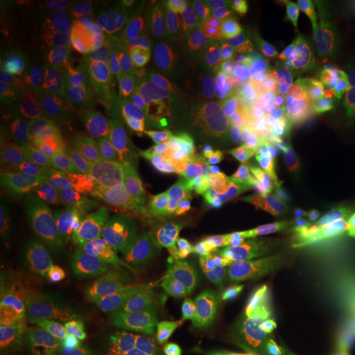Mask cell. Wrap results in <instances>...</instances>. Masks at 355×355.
Masks as SVG:
<instances>
[{
	"label": "cell",
	"instance_id": "1",
	"mask_svg": "<svg viewBox=\"0 0 355 355\" xmlns=\"http://www.w3.org/2000/svg\"><path fill=\"white\" fill-rule=\"evenodd\" d=\"M165 124L196 202L217 220L229 202L227 155L218 132L209 124L184 120L171 111Z\"/></svg>",
	"mask_w": 355,
	"mask_h": 355
},
{
	"label": "cell",
	"instance_id": "2",
	"mask_svg": "<svg viewBox=\"0 0 355 355\" xmlns=\"http://www.w3.org/2000/svg\"><path fill=\"white\" fill-rule=\"evenodd\" d=\"M221 241V262L217 277L228 292L239 312L242 325H263L272 328L278 312L259 278L253 259L237 237H224Z\"/></svg>",
	"mask_w": 355,
	"mask_h": 355
},
{
	"label": "cell",
	"instance_id": "3",
	"mask_svg": "<svg viewBox=\"0 0 355 355\" xmlns=\"http://www.w3.org/2000/svg\"><path fill=\"white\" fill-rule=\"evenodd\" d=\"M76 202L92 236L114 245L137 243L149 224V216L130 192L83 184L76 190Z\"/></svg>",
	"mask_w": 355,
	"mask_h": 355
},
{
	"label": "cell",
	"instance_id": "4",
	"mask_svg": "<svg viewBox=\"0 0 355 355\" xmlns=\"http://www.w3.org/2000/svg\"><path fill=\"white\" fill-rule=\"evenodd\" d=\"M191 44L214 71H230L254 48L257 26L242 11L227 15L204 13L191 26Z\"/></svg>",
	"mask_w": 355,
	"mask_h": 355
},
{
	"label": "cell",
	"instance_id": "5",
	"mask_svg": "<svg viewBox=\"0 0 355 355\" xmlns=\"http://www.w3.org/2000/svg\"><path fill=\"white\" fill-rule=\"evenodd\" d=\"M62 125L42 103L23 92H15L1 108V135L44 157Z\"/></svg>",
	"mask_w": 355,
	"mask_h": 355
},
{
	"label": "cell",
	"instance_id": "6",
	"mask_svg": "<svg viewBox=\"0 0 355 355\" xmlns=\"http://www.w3.org/2000/svg\"><path fill=\"white\" fill-rule=\"evenodd\" d=\"M0 295L3 343L29 334L53 320L42 296L20 279L4 259Z\"/></svg>",
	"mask_w": 355,
	"mask_h": 355
},
{
	"label": "cell",
	"instance_id": "7",
	"mask_svg": "<svg viewBox=\"0 0 355 355\" xmlns=\"http://www.w3.org/2000/svg\"><path fill=\"white\" fill-rule=\"evenodd\" d=\"M162 237L178 270L187 277L217 274L221 262V241L208 230L189 220H168Z\"/></svg>",
	"mask_w": 355,
	"mask_h": 355
},
{
	"label": "cell",
	"instance_id": "8",
	"mask_svg": "<svg viewBox=\"0 0 355 355\" xmlns=\"http://www.w3.org/2000/svg\"><path fill=\"white\" fill-rule=\"evenodd\" d=\"M87 137L89 158L83 184L103 190L130 192L132 168L127 141L94 124L87 129Z\"/></svg>",
	"mask_w": 355,
	"mask_h": 355
},
{
	"label": "cell",
	"instance_id": "9",
	"mask_svg": "<svg viewBox=\"0 0 355 355\" xmlns=\"http://www.w3.org/2000/svg\"><path fill=\"white\" fill-rule=\"evenodd\" d=\"M80 53L87 67H141L146 45L137 26L105 24L89 32Z\"/></svg>",
	"mask_w": 355,
	"mask_h": 355
},
{
	"label": "cell",
	"instance_id": "10",
	"mask_svg": "<svg viewBox=\"0 0 355 355\" xmlns=\"http://www.w3.org/2000/svg\"><path fill=\"white\" fill-rule=\"evenodd\" d=\"M76 190L64 184L48 191L37 207L26 215L24 229L38 232L58 242L92 236L89 224L76 204Z\"/></svg>",
	"mask_w": 355,
	"mask_h": 355
},
{
	"label": "cell",
	"instance_id": "11",
	"mask_svg": "<svg viewBox=\"0 0 355 355\" xmlns=\"http://www.w3.org/2000/svg\"><path fill=\"white\" fill-rule=\"evenodd\" d=\"M58 243L45 234L24 229L16 239L12 253L3 259L20 279L41 293L60 283Z\"/></svg>",
	"mask_w": 355,
	"mask_h": 355
},
{
	"label": "cell",
	"instance_id": "12",
	"mask_svg": "<svg viewBox=\"0 0 355 355\" xmlns=\"http://www.w3.org/2000/svg\"><path fill=\"white\" fill-rule=\"evenodd\" d=\"M144 295L161 306L179 325L203 321L192 282L183 274L165 268H152L142 278Z\"/></svg>",
	"mask_w": 355,
	"mask_h": 355
},
{
	"label": "cell",
	"instance_id": "13",
	"mask_svg": "<svg viewBox=\"0 0 355 355\" xmlns=\"http://www.w3.org/2000/svg\"><path fill=\"white\" fill-rule=\"evenodd\" d=\"M237 221L241 223L249 240L261 239L291 246L292 241L296 239L291 227L258 199L242 200L237 198L233 202L229 200L216 220V228L228 236Z\"/></svg>",
	"mask_w": 355,
	"mask_h": 355
},
{
	"label": "cell",
	"instance_id": "14",
	"mask_svg": "<svg viewBox=\"0 0 355 355\" xmlns=\"http://www.w3.org/2000/svg\"><path fill=\"white\" fill-rule=\"evenodd\" d=\"M177 349L184 355H248V333L241 322L203 320L182 325Z\"/></svg>",
	"mask_w": 355,
	"mask_h": 355
},
{
	"label": "cell",
	"instance_id": "15",
	"mask_svg": "<svg viewBox=\"0 0 355 355\" xmlns=\"http://www.w3.org/2000/svg\"><path fill=\"white\" fill-rule=\"evenodd\" d=\"M295 49L306 74H328L334 61L330 21L320 8H306L296 16Z\"/></svg>",
	"mask_w": 355,
	"mask_h": 355
},
{
	"label": "cell",
	"instance_id": "16",
	"mask_svg": "<svg viewBox=\"0 0 355 355\" xmlns=\"http://www.w3.org/2000/svg\"><path fill=\"white\" fill-rule=\"evenodd\" d=\"M271 180L283 191L295 215L305 207L340 196V187L336 182L320 177L293 155L278 161Z\"/></svg>",
	"mask_w": 355,
	"mask_h": 355
},
{
	"label": "cell",
	"instance_id": "17",
	"mask_svg": "<svg viewBox=\"0 0 355 355\" xmlns=\"http://www.w3.org/2000/svg\"><path fill=\"white\" fill-rule=\"evenodd\" d=\"M125 141L132 174L154 175L177 173L182 168L175 144L166 125L158 128L153 135L141 128Z\"/></svg>",
	"mask_w": 355,
	"mask_h": 355
},
{
	"label": "cell",
	"instance_id": "18",
	"mask_svg": "<svg viewBox=\"0 0 355 355\" xmlns=\"http://www.w3.org/2000/svg\"><path fill=\"white\" fill-rule=\"evenodd\" d=\"M184 192L180 171L154 175L132 174L130 195L149 217L175 211L184 200Z\"/></svg>",
	"mask_w": 355,
	"mask_h": 355
},
{
	"label": "cell",
	"instance_id": "19",
	"mask_svg": "<svg viewBox=\"0 0 355 355\" xmlns=\"http://www.w3.org/2000/svg\"><path fill=\"white\" fill-rule=\"evenodd\" d=\"M290 42L279 26L267 29L255 42L248 60L236 73L242 83L267 80L288 70Z\"/></svg>",
	"mask_w": 355,
	"mask_h": 355
},
{
	"label": "cell",
	"instance_id": "20",
	"mask_svg": "<svg viewBox=\"0 0 355 355\" xmlns=\"http://www.w3.org/2000/svg\"><path fill=\"white\" fill-rule=\"evenodd\" d=\"M44 158L66 184L74 189L80 187L89 158L87 130L62 127Z\"/></svg>",
	"mask_w": 355,
	"mask_h": 355
},
{
	"label": "cell",
	"instance_id": "21",
	"mask_svg": "<svg viewBox=\"0 0 355 355\" xmlns=\"http://www.w3.org/2000/svg\"><path fill=\"white\" fill-rule=\"evenodd\" d=\"M94 125L127 140L142 128L141 89L119 92L99 98L94 110Z\"/></svg>",
	"mask_w": 355,
	"mask_h": 355
},
{
	"label": "cell",
	"instance_id": "22",
	"mask_svg": "<svg viewBox=\"0 0 355 355\" xmlns=\"http://www.w3.org/2000/svg\"><path fill=\"white\" fill-rule=\"evenodd\" d=\"M309 125L321 140L343 137L349 121V108L340 92L329 85H321L309 98Z\"/></svg>",
	"mask_w": 355,
	"mask_h": 355
},
{
	"label": "cell",
	"instance_id": "23",
	"mask_svg": "<svg viewBox=\"0 0 355 355\" xmlns=\"http://www.w3.org/2000/svg\"><path fill=\"white\" fill-rule=\"evenodd\" d=\"M237 165V198L242 200L257 199L266 189L279 158L265 149L243 144L234 153Z\"/></svg>",
	"mask_w": 355,
	"mask_h": 355
},
{
	"label": "cell",
	"instance_id": "24",
	"mask_svg": "<svg viewBox=\"0 0 355 355\" xmlns=\"http://www.w3.org/2000/svg\"><path fill=\"white\" fill-rule=\"evenodd\" d=\"M53 320H57L76 331L102 336V318L83 304L62 284H54L40 293Z\"/></svg>",
	"mask_w": 355,
	"mask_h": 355
},
{
	"label": "cell",
	"instance_id": "25",
	"mask_svg": "<svg viewBox=\"0 0 355 355\" xmlns=\"http://www.w3.org/2000/svg\"><path fill=\"white\" fill-rule=\"evenodd\" d=\"M103 338L104 336L85 334V333L76 331L57 320H51V322L45 324L38 329L33 330L29 334L21 336L10 343H3L36 345V346L49 347L62 353L89 354L102 343Z\"/></svg>",
	"mask_w": 355,
	"mask_h": 355
},
{
	"label": "cell",
	"instance_id": "26",
	"mask_svg": "<svg viewBox=\"0 0 355 355\" xmlns=\"http://www.w3.org/2000/svg\"><path fill=\"white\" fill-rule=\"evenodd\" d=\"M234 104L243 142L272 153L277 137L268 133L261 104L237 74L234 82Z\"/></svg>",
	"mask_w": 355,
	"mask_h": 355
},
{
	"label": "cell",
	"instance_id": "27",
	"mask_svg": "<svg viewBox=\"0 0 355 355\" xmlns=\"http://www.w3.org/2000/svg\"><path fill=\"white\" fill-rule=\"evenodd\" d=\"M46 192V186L37 178L0 165V200L3 209L31 212L45 198Z\"/></svg>",
	"mask_w": 355,
	"mask_h": 355
},
{
	"label": "cell",
	"instance_id": "28",
	"mask_svg": "<svg viewBox=\"0 0 355 355\" xmlns=\"http://www.w3.org/2000/svg\"><path fill=\"white\" fill-rule=\"evenodd\" d=\"M102 336L133 347H158L130 300H120L102 318Z\"/></svg>",
	"mask_w": 355,
	"mask_h": 355
},
{
	"label": "cell",
	"instance_id": "29",
	"mask_svg": "<svg viewBox=\"0 0 355 355\" xmlns=\"http://www.w3.org/2000/svg\"><path fill=\"white\" fill-rule=\"evenodd\" d=\"M0 162L1 165L8 166L13 170L37 178L46 186L48 191L66 184L44 157L21 148L4 135H1L0 139Z\"/></svg>",
	"mask_w": 355,
	"mask_h": 355
},
{
	"label": "cell",
	"instance_id": "30",
	"mask_svg": "<svg viewBox=\"0 0 355 355\" xmlns=\"http://www.w3.org/2000/svg\"><path fill=\"white\" fill-rule=\"evenodd\" d=\"M80 79L89 94L107 96L119 92L141 89L142 67H87L83 66Z\"/></svg>",
	"mask_w": 355,
	"mask_h": 355
},
{
	"label": "cell",
	"instance_id": "31",
	"mask_svg": "<svg viewBox=\"0 0 355 355\" xmlns=\"http://www.w3.org/2000/svg\"><path fill=\"white\" fill-rule=\"evenodd\" d=\"M192 284L205 320L240 322L237 308L216 274L196 277Z\"/></svg>",
	"mask_w": 355,
	"mask_h": 355
},
{
	"label": "cell",
	"instance_id": "32",
	"mask_svg": "<svg viewBox=\"0 0 355 355\" xmlns=\"http://www.w3.org/2000/svg\"><path fill=\"white\" fill-rule=\"evenodd\" d=\"M149 4L135 0H94L80 3L74 11L78 16L101 23V26L133 24L137 26Z\"/></svg>",
	"mask_w": 355,
	"mask_h": 355
},
{
	"label": "cell",
	"instance_id": "33",
	"mask_svg": "<svg viewBox=\"0 0 355 355\" xmlns=\"http://www.w3.org/2000/svg\"><path fill=\"white\" fill-rule=\"evenodd\" d=\"M137 28L149 41L171 32H184L189 28L187 7L182 1L150 3Z\"/></svg>",
	"mask_w": 355,
	"mask_h": 355
},
{
	"label": "cell",
	"instance_id": "34",
	"mask_svg": "<svg viewBox=\"0 0 355 355\" xmlns=\"http://www.w3.org/2000/svg\"><path fill=\"white\" fill-rule=\"evenodd\" d=\"M130 303L158 347L177 349L182 325H179L161 306L153 303L145 295H133Z\"/></svg>",
	"mask_w": 355,
	"mask_h": 355
},
{
	"label": "cell",
	"instance_id": "35",
	"mask_svg": "<svg viewBox=\"0 0 355 355\" xmlns=\"http://www.w3.org/2000/svg\"><path fill=\"white\" fill-rule=\"evenodd\" d=\"M114 243L95 236H80L58 243L60 278L67 274H78L96 257L114 249Z\"/></svg>",
	"mask_w": 355,
	"mask_h": 355
},
{
	"label": "cell",
	"instance_id": "36",
	"mask_svg": "<svg viewBox=\"0 0 355 355\" xmlns=\"http://www.w3.org/2000/svg\"><path fill=\"white\" fill-rule=\"evenodd\" d=\"M216 73V71H215ZM221 85V102H220V139L223 142V148L225 155L237 152L243 142L241 129L237 121L236 114V104H234V82L236 73L230 71H220L216 73Z\"/></svg>",
	"mask_w": 355,
	"mask_h": 355
},
{
	"label": "cell",
	"instance_id": "37",
	"mask_svg": "<svg viewBox=\"0 0 355 355\" xmlns=\"http://www.w3.org/2000/svg\"><path fill=\"white\" fill-rule=\"evenodd\" d=\"M142 71L152 73L162 78L180 95L184 103L186 91V69L174 60V57L165 51L157 41H148L146 53L142 64ZM182 103V104H183Z\"/></svg>",
	"mask_w": 355,
	"mask_h": 355
},
{
	"label": "cell",
	"instance_id": "38",
	"mask_svg": "<svg viewBox=\"0 0 355 355\" xmlns=\"http://www.w3.org/2000/svg\"><path fill=\"white\" fill-rule=\"evenodd\" d=\"M267 130L275 137H283L291 132L302 116V104L282 95L267 96L261 102Z\"/></svg>",
	"mask_w": 355,
	"mask_h": 355
},
{
	"label": "cell",
	"instance_id": "39",
	"mask_svg": "<svg viewBox=\"0 0 355 355\" xmlns=\"http://www.w3.org/2000/svg\"><path fill=\"white\" fill-rule=\"evenodd\" d=\"M220 102H221V85L217 76L214 86L207 92H204L203 95L192 99L190 102L178 105L177 108L171 110V112L184 120L209 124L216 132H218L220 130V119H218Z\"/></svg>",
	"mask_w": 355,
	"mask_h": 355
},
{
	"label": "cell",
	"instance_id": "40",
	"mask_svg": "<svg viewBox=\"0 0 355 355\" xmlns=\"http://www.w3.org/2000/svg\"><path fill=\"white\" fill-rule=\"evenodd\" d=\"M300 321L308 336L318 343L331 347L353 346L349 331L337 318L327 315L324 311L309 312Z\"/></svg>",
	"mask_w": 355,
	"mask_h": 355
},
{
	"label": "cell",
	"instance_id": "41",
	"mask_svg": "<svg viewBox=\"0 0 355 355\" xmlns=\"http://www.w3.org/2000/svg\"><path fill=\"white\" fill-rule=\"evenodd\" d=\"M338 299L336 283H330L320 288H313L304 295L290 300L278 302V311L297 320H302L309 312H320L329 308Z\"/></svg>",
	"mask_w": 355,
	"mask_h": 355
},
{
	"label": "cell",
	"instance_id": "42",
	"mask_svg": "<svg viewBox=\"0 0 355 355\" xmlns=\"http://www.w3.org/2000/svg\"><path fill=\"white\" fill-rule=\"evenodd\" d=\"M292 155L320 177L329 179L336 183L345 182L349 178L346 168L336 158L315 146L300 145L293 150Z\"/></svg>",
	"mask_w": 355,
	"mask_h": 355
},
{
	"label": "cell",
	"instance_id": "43",
	"mask_svg": "<svg viewBox=\"0 0 355 355\" xmlns=\"http://www.w3.org/2000/svg\"><path fill=\"white\" fill-rule=\"evenodd\" d=\"M246 86L252 89L259 104L262 101H265L267 96L271 95H282L299 102L302 101L303 95V82L297 74L290 69L267 80H258Z\"/></svg>",
	"mask_w": 355,
	"mask_h": 355
},
{
	"label": "cell",
	"instance_id": "44",
	"mask_svg": "<svg viewBox=\"0 0 355 355\" xmlns=\"http://www.w3.org/2000/svg\"><path fill=\"white\" fill-rule=\"evenodd\" d=\"M334 62L343 73L355 70V28L330 16Z\"/></svg>",
	"mask_w": 355,
	"mask_h": 355
},
{
	"label": "cell",
	"instance_id": "45",
	"mask_svg": "<svg viewBox=\"0 0 355 355\" xmlns=\"http://www.w3.org/2000/svg\"><path fill=\"white\" fill-rule=\"evenodd\" d=\"M287 266L300 274L312 288H320L338 280L346 270L341 262H308V261H288Z\"/></svg>",
	"mask_w": 355,
	"mask_h": 355
},
{
	"label": "cell",
	"instance_id": "46",
	"mask_svg": "<svg viewBox=\"0 0 355 355\" xmlns=\"http://www.w3.org/2000/svg\"><path fill=\"white\" fill-rule=\"evenodd\" d=\"M60 284H62L67 291L73 293L83 304L87 305L89 309L101 318H104L114 305L110 300H107L101 292L96 291L87 280L79 278L76 275H62L60 278Z\"/></svg>",
	"mask_w": 355,
	"mask_h": 355
},
{
	"label": "cell",
	"instance_id": "47",
	"mask_svg": "<svg viewBox=\"0 0 355 355\" xmlns=\"http://www.w3.org/2000/svg\"><path fill=\"white\" fill-rule=\"evenodd\" d=\"M141 92L145 98L168 111L183 103L180 95L166 80L146 71H142Z\"/></svg>",
	"mask_w": 355,
	"mask_h": 355
},
{
	"label": "cell",
	"instance_id": "48",
	"mask_svg": "<svg viewBox=\"0 0 355 355\" xmlns=\"http://www.w3.org/2000/svg\"><path fill=\"white\" fill-rule=\"evenodd\" d=\"M165 51H168L174 60L182 64L184 69L193 66L205 64L200 55L195 51L191 41L186 37L184 32H171L155 40Z\"/></svg>",
	"mask_w": 355,
	"mask_h": 355
},
{
	"label": "cell",
	"instance_id": "49",
	"mask_svg": "<svg viewBox=\"0 0 355 355\" xmlns=\"http://www.w3.org/2000/svg\"><path fill=\"white\" fill-rule=\"evenodd\" d=\"M257 199L265 204L274 214L282 217L291 227L296 239H299L296 234V215L292 211L291 205L284 196L283 191L280 190L279 186L275 182L270 180L266 189L262 191V193Z\"/></svg>",
	"mask_w": 355,
	"mask_h": 355
},
{
	"label": "cell",
	"instance_id": "50",
	"mask_svg": "<svg viewBox=\"0 0 355 355\" xmlns=\"http://www.w3.org/2000/svg\"><path fill=\"white\" fill-rule=\"evenodd\" d=\"M217 79L215 71L208 64L193 66L186 69V91H184V103L203 95L214 86Z\"/></svg>",
	"mask_w": 355,
	"mask_h": 355
},
{
	"label": "cell",
	"instance_id": "51",
	"mask_svg": "<svg viewBox=\"0 0 355 355\" xmlns=\"http://www.w3.org/2000/svg\"><path fill=\"white\" fill-rule=\"evenodd\" d=\"M248 355H279L272 340L271 328L263 325H246Z\"/></svg>",
	"mask_w": 355,
	"mask_h": 355
},
{
	"label": "cell",
	"instance_id": "52",
	"mask_svg": "<svg viewBox=\"0 0 355 355\" xmlns=\"http://www.w3.org/2000/svg\"><path fill=\"white\" fill-rule=\"evenodd\" d=\"M250 243L253 245L255 252L259 254L267 262L274 265H287L290 261V250L291 246L282 242L268 241L261 239H250Z\"/></svg>",
	"mask_w": 355,
	"mask_h": 355
},
{
	"label": "cell",
	"instance_id": "53",
	"mask_svg": "<svg viewBox=\"0 0 355 355\" xmlns=\"http://www.w3.org/2000/svg\"><path fill=\"white\" fill-rule=\"evenodd\" d=\"M0 355H86L62 353L49 347L36 346V345H15V343H3Z\"/></svg>",
	"mask_w": 355,
	"mask_h": 355
},
{
	"label": "cell",
	"instance_id": "54",
	"mask_svg": "<svg viewBox=\"0 0 355 355\" xmlns=\"http://www.w3.org/2000/svg\"><path fill=\"white\" fill-rule=\"evenodd\" d=\"M86 355H136L135 347L127 343L114 341L112 338L104 337L102 343L92 352Z\"/></svg>",
	"mask_w": 355,
	"mask_h": 355
},
{
	"label": "cell",
	"instance_id": "55",
	"mask_svg": "<svg viewBox=\"0 0 355 355\" xmlns=\"http://www.w3.org/2000/svg\"><path fill=\"white\" fill-rule=\"evenodd\" d=\"M330 8L333 17L355 28V0H337Z\"/></svg>",
	"mask_w": 355,
	"mask_h": 355
},
{
	"label": "cell",
	"instance_id": "56",
	"mask_svg": "<svg viewBox=\"0 0 355 355\" xmlns=\"http://www.w3.org/2000/svg\"><path fill=\"white\" fill-rule=\"evenodd\" d=\"M338 297L343 302H355V271L343 274L340 279L336 282Z\"/></svg>",
	"mask_w": 355,
	"mask_h": 355
},
{
	"label": "cell",
	"instance_id": "57",
	"mask_svg": "<svg viewBox=\"0 0 355 355\" xmlns=\"http://www.w3.org/2000/svg\"><path fill=\"white\" fill-rule=\"evenodd\" d=\"M268 1L267 0H246L240 3V8L246 15L255 19L257 16L262 15L268 8Z\"/></svg>",
	"mask_w": 355,
	"mask_h": 355
},
{
	"label": "cell",
	"instance_id": "58",
	"mask_svg": "<svg viewBox=\"0 0 355 355\" xmlns=\"http://www.w3.org/2000/svg\"><path fill=\"white\" fill-rule=\"evenodd\" d=\"M136 355H184L178 349L170 347H135Z\"/></svg>",
	"mask_w": 355,
	"mask_h": 355
}]
</instances>
